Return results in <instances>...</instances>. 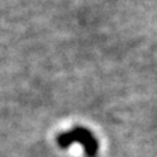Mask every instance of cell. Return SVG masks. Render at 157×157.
<instances>
[{
    "mask_svg": "<svg viewBox=\"0 0 157 157\" xmlns=\"http://www.w3.org/2000/svg\"><path fill=\"white\" fill-rule=\"evenodd\" d=\"M56 141L57 145L62 148H67L73 144H78L83 147L84 155L87 157H98L99 141L92 134V131L86 128L77 126L68 131H64L56 137Z\"/></svg>",
    "mask_w": 157,
    "mask_h": 157,
    "instance_id": "cell-1",
    "label": "cell"
}]
</instances>
